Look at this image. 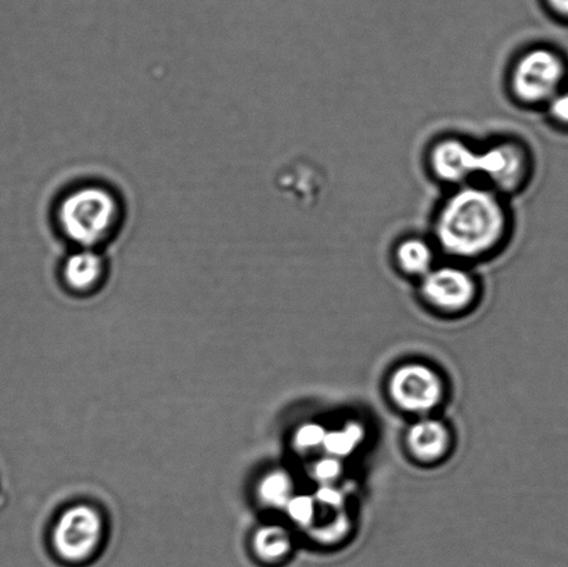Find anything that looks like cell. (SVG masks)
<instances>
[{"label": "cell", "instance_id": "obj_9", "mask_svg": "<svg viewBox=\"0 0 568 567\" xmlns=\"http://www.w3.org/2000/svg\"><path fill=\"white\" fill-rule=\"evenodd\" d=\"M438 249L433 241L420 236L403 239L394 249V261L406 276L425 277L437 263Z\"/></svg>", "mask_w": 568, "mask_h": 567}, {"label": "cell", "instance_id": "obj_11", "mask_svg": "<svg viewBox=\"0 0 568 567\" xmlns=\"http://www.w3.org/2000/svg\"><path fill=\"white\" fill-rule=\"evenodd\" d=\"M63 274L67 285L74 291H91L104 275L103 259L93 250L83 249L65 261Z\"/></svg>", "mask_w": 568, "mask_h": 567}, {"label": "cell", "instance_id": "obj_14", "mask_svg": "<svg viewBox=\"0 0 568 567\" xmlns=\"http://www.w3.org/2000/svg\"><path fill=\"white\" fill-rule=\"evenodd\" d=\"M362 437H364V431L359 425H348L342 431L327 432L323 447L334 458L344 457L358 446Z\"/></svg>", "mask_w": 568, "mask_h": 567}, {"label": "cell", "instance_id": "obj_19", "mask_svg": "<svg viewBox=\"0 0 568 567\" xmlns=\"http://www.w3.org/2000/svg\"><path fill=\"white\" fill-rule=\"evenodd\" d=\"M317 502L327 505L331 508H338L339 505L343 504L342 493L336 490L333 487H323L320 493H317Z\"/></svg>", "mask_w": 568, "mask_h": 567}, {"label": "cell", "instance_id": "obj_10", "mask_svg": "<svg viewBox=\"0 0 568 567\" xmlns=\"http://www.w3.org/2000/svg\"><path fill=\"white\" fill-rule=\"evenodd\" d=\"M408 446L415 457L423 460L443 457L449 446L447 427L434 419L416 422L408 433Z\"/></svg>", "mask_w": 568, "mask_h": 567}, {"label": "cell", "instance_id": "obj_12", "mask_svg": "<svg viewBox=\"0 0 568 567\" xmlns=\"http://www.w3.org/2000/svg\"><path fill=\"white\" fill-rule=\"evenodd\" d=\"M292 548L287 531L280 526H265L255 533L254 551L265 563L280 560Z\"/></svg>", "mask_w": 568, "mask_h": 567}, {"label": "cell", "instance_id": "obj_5", "mask_svg": "<svg viewBox=\"0 0 568 567\" xmlns=\"http://www.w3.org/2000/svg\"><path fill=\"white\" fill-rule=\"evenodd\" d=\"M420 293L432 307L445 313H460L469 308L477 297L475 275L465 264H437L420 280Z\"/></svg>", "mask_w": 568, "mask_h": 567}, {"label": "cell", "instance_id": "obj_17", "mask_svg": "<svg viewBox=\"0 0 568 567\" xmlns=\"http://www.w3.org/2000/svg\"><path fill=\"white\" fill-rule=\"evenodd\" d=\"M547 113L550 121H554L556 125L568 130V88L561 89V91L549 100L547 105Z\"/></svg>", "mask_w": 568, "mask_h": 567}, {"label": "cell", "instance_id": "obj_8", "mask_svg": "<svg viewBox=\"0 0 568 567\" xmlns=\"http://www.w3.org/2000/svg\"><path fill=\"white\" fill-rule=\"evenodd\" d=\"M478 148L465 139H439L428 152V166L436 180L450 188L477 183Z\"/></svg>", "mask_w": 568, "mask_h": 567}, {"label": "cell", "instance_id": "obj_20", "mask_svg": "<svg viewBox=\"0 0 568 567\" xmlns=\"http://www.w3.org/2000/svg\"><path fill=\"white\" fill-rule=\"evenodd\" d=\"M544 3L556 19L568 22V0H544Z\"/></svg>", "mask_w": 568, "mask_h": 567}, {"label": "cell", "instance_id": "obj_16", "mask_svg": "<svg viewBox=\"0 0 568 567\" xmlns=\"http://www.w3.org/2000/svg\"><path fill=\"white\" fill-rule=\"evenodd\" d=\"M327 431L325 427L316 424H306L301 426L295 433L294 443L300 449H314L323 446Z\"/></svg>", "mask_w": 568, "mask_h": 567}, {"label": "cell", "instance_id": "obj_4", "mask_svg": "<svg viewBox=\"0 0 568 567\" xmlns=\"http://www.w3.org/2000/svg\"><path fill=\"white\" fill-rule=\"evenodd\" d=\"M531 175L532 155L519 139L503 138L478 148L477 183L508 198L523 191Z\"/></svg>", "mask_w": 568, "mask_h": 567}, {"label": "cell", "instance_id": "obj_1", "mask_svg": "<svg viewBox=\"0 0 568 567\" xmlns=\"http://www.w3.org/2000/svg\"><path fill=\"white\" fill-rule=\"evenodd\" d=\"M506 199L481 183L454 188L433 221V242L438 252L465 265L498 254L511 233Z\"/></svg>", "mask_w": 568, "mask_h": 567}, {"label": "cell", "instance_id": "obj_7", "mask_svg": "<svg viewBox=\"0 0 568 567\" xmlns=\"http://www.w3.org/2000/svg\"><path fill=\"white\" fill-rule=\"evenodd\" d=\"M389 394L399 408L408 413H426L442 402L444 386L436 372L428 366L408 364L394 372Z\"/></svg>", "mask_w": 568, "mask_h": 567}, {"label": "cell", "instance_id": "obj_6", "mask_svg": "<svg viewBox=\"0 0 568 567\" xmlns=\"http://www.w3.org/2000/svg\"><path fill=\"white\" fill-rule=\"evenodd\" d=\"M102 533L103 524L97 510L78 505L61 515L54 529V549L67 563H83L97 551Z\"/></svg>", "mask_w": 568, "mask_h": 567}, {"label": "cell", "instance_id": "obj_3", "mask_svg": "<svg viewBox=\"0 0 568 567\" xmlns=\"http://www.w3.org/2000/svg\"><path fill=\"white\" fill-rule=\"evenodd\" d=\"M568 65L565 55L549 47H534L523 52L511 65L509 89L517 102L534 108L547 105L566 88Z\"/></svg>", "mask_w": 568, "mask_h": 567}, {"label": "cell", "instance_id": "obj_15", "mask_svg": "<svg viewBox=\"0 0 568 567\" xmlns=\"http://www.w3.org/2000/svg\"><path fill=\"white\" fill-rule=\"evenodd\" d=\"M287 514L295 524L308 525L315 515V499L308 496H293L286 505Z\"/></svg>", "mask_w": 568, "mask_h": 567}, {"label": "cell", "instance_id": "obj_2", "mask_svg": "<svg viewBox=\"0 0 568 567\" xmlns=\"http://www.w3.org/2000/svg\"><path fill=\"white\" fill-rule=\"evenodd\" d=\"M119 200L109 189L82 186L61 200L58 224L67 239L83 249L108 241L120 224Z\"/></svg>", "mask_w": 568, "mask_h": 567}, {"label": "cell", "instance_id": "obj_13", "mask_svg": "<svg viewBox=\"0 0 568 567\" xmlns=\"http://www.w3.org/2000/svg\"><path fill=\"white\" fill-rule=\"evenodd\" d=\"M260 497L271 507H284L293 498V482L282 470L272 472L260 483Z\"/></svg>", "mask_w": 568, "mask_h": 567}, {"label": "cell", "instance_id": "obj_18", "mask_svg": "<svg viewBox=\"0 0 568 567\" xmlns=\"http://www.w3.org/2000/svg\"><path fill=\"white\" fill-rule=\"evenodd\" d=\"M339 470H342V468H339L338 460L336 458H327L316 464L315 476L317 480L323 483L332 482L339 475Z\"/></svg>", "mask_w": 568, "mask_h": 567}]
</instances>
